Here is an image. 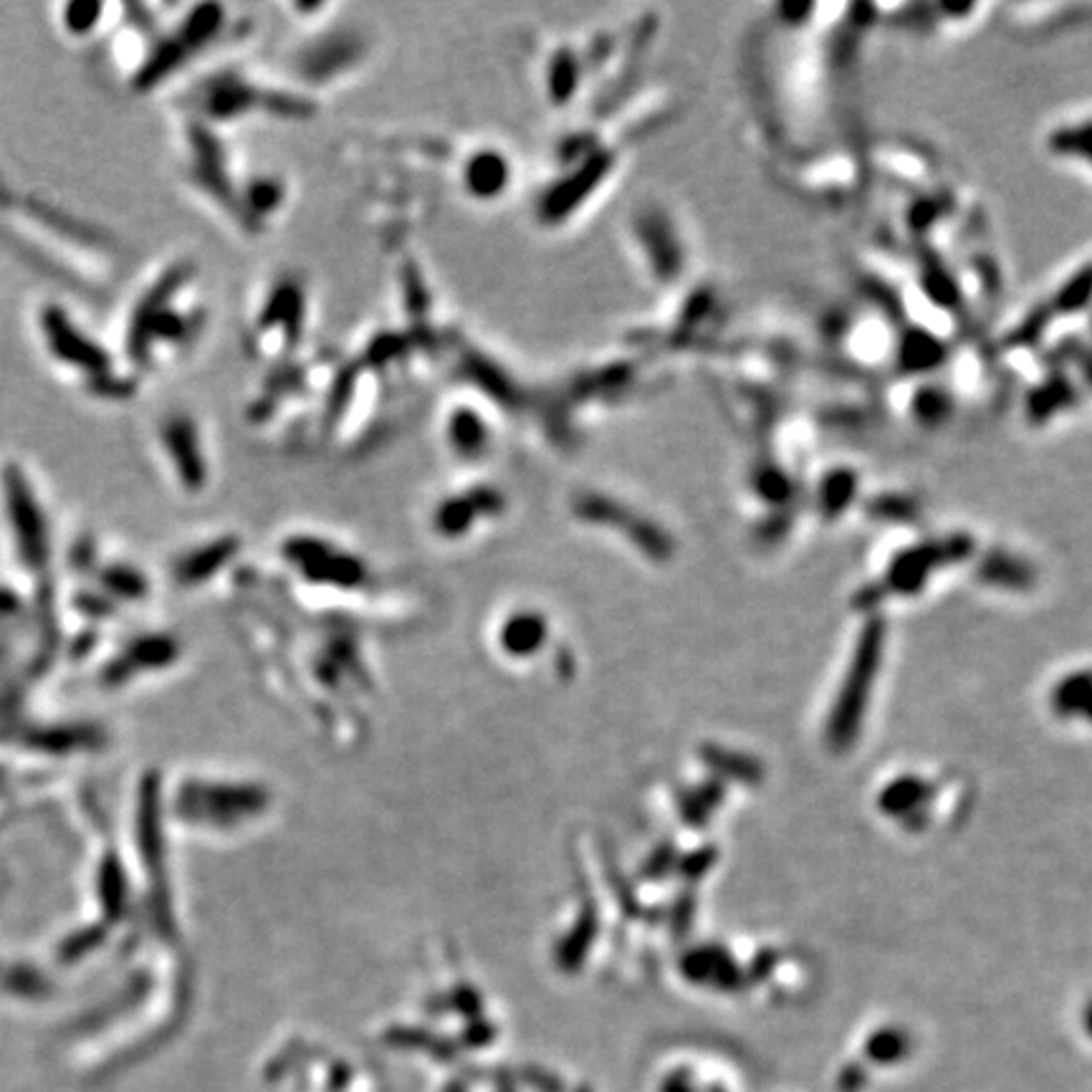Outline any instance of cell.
Returning <instances> with one entry per match:
<instances>
[{
	"label": "cell",
	"mask_w": 1092,
	"mask_h": 1092,
	"mask_svg": "<svg viewBox=\"0 0 1092 1092\" xmlns=\"http://www.w3.org/2000/svg\"><path fill=\"white\" fill-rule=\"evenodd\" d=\"M880 645L882 627L880 622H872V625H867L865 635H862L860 645H857L855 662H852V671L850 676H847L840 698H837L835 713H832L830 738L837 749L847 747V744H852V738H855L862 711H865L867 691H870L872 678H875L877 671V660H880Z\"/></svg>",
	"instance_id": "cell-5"
},
{
	"label": "cell",
	"mask_w": 1092,
	"mask_h": 1092,
	"mask_svg": "<svg viewBox=\"0 0 1092 1092\" xmlns=\"http://www.w3.org/2000/svg\"><path fill=\"white\" fill-rule=\"evenodd\" d=\"M587 56L576 51L569 41H556L546 46L539 59V86L551 109L566 111L576 104L587 84Z\"/></svg>",
	"instance_id": "cell-7"
},
{
	"label": "cell",
	"mask_w": 1092,
	"mask_h": 1092,
	"mask_svg": "<svg viewBox=\"0 0 1092 1092\" xmlns=\"http://www.w3.org/2000/svg\"><path fill=\"white\" fill-rule=\"evenodd\" d=\"M1088 1029H1090V1034H1092V1007L1088 1009Z\"/></svg>",
	"instance_id": "cell-12"
},
{
	"label": "cell",
	"mask_w": 1092,
	"mask_h": 1092,
	"mask_svg": "<svg viewBox=\"0 0 1092 1092\" xmlns=\"http://www.w3.org/2000/svg\"><path fill=\"white\" fill-rule=\"evenodd\" d=\"M456 180L463 196L478 206L498 203L514 187V160L498 145L468 147L456 165Z\"/></svg>",
	"instance_id": "cell-6"
},
{
	"label": "cell",
	"mask_w": 1092,
	"mask_h": 1092,
	"mask_svg": "<svg viewBox=\"0 0 1092 1092\" xmlns=\"http://www.w3.org/2000/svg\"><path fill=\"white\" fill-rule=\"evenodd\" d=\"M620 152L597 130L571 132L556 147V177L537 198V218L544 228H564L592 206L597 192L615 177Z\"/></svg>",
	"instance_id": "cell-1"
},
{
	"label": "cell",
	"mask_w": 1092,
	"mask_h": 1092,
	"mask_svg": "<svg viewBox=\"0 0 1092 1092\" xmlns=\"http://www.w3.org/2000/svg\"><path fill=\"white\" fill-rule=\"evenodd\" d=\"M365 56V44L355 33H329L321 44L309 46L296 56V74L304 81L336 79Z\"/></svg>",
	"instance_id": "cell-8"
},
{
	"label": "cell",
	"mask_w": 1092,
	"mask_h": 1092,
	"mask_svg": "<svg viewBox=\"0 0 1092 1092\" xmlns=\"http://www.w3.org/2000/svg\"><path fill=\"white\" fill-rule=\"evenodd\" d=\"M165 443L170 451L172 463L180 471V476L190 483L206 481V453L201 451V436L196 431V422L187 417H172L165 422Z\"/></svg>",
	"instance_id": "cell-9"
},
{
	"label": "cell",
	"mask_w": 1092,
	"mask_h": 1092,
	"mask_svg": "<svg viewBox=\"0 0 1092 1092\" xmlns=\"http://www.w3.org/2000/svg\"><path fill=\"white\" fill-rule=\"evenodd\" d=\"M926 784L918 782V779H901V782H895L885 792L882 807H885V812L892 814L911 812V807H916V804L926 797Z\"/></svg>",
	"instance_id": "cell-11"
},
{
	"label": "cell",
	"mask_w": 1092,
	"mask_h": 1092,
	"mask_svg": "<svg viewBox=\"0 0 1092 1092\" xmlns=\"http://www.w3.org/2000/svg\"><path fill=\"white\" fill-rule=\"evenodd\" d=\"M309 289L296 274H281L268 281L251 324V346L266 365H284L306 339Z\"/></svg>",
	"instance_id": "cell-2"
},
{
	"label": "cell",
	"mask_w": 1092,
	"mask_h": 1092,
	"mask_svg": "<svg viewBox=\"0 0 1092 1092\" xmlns=\"http://www.w3.org/2000/svg\"><path fill=\"white\" fill-rule=\"evenodd\" d=\"M630 238L642 268L655 284L678 279L686 263V246L681 241L671 213L655 206L637 208L630 218Z\"/></svg>",
	"instance_id": "cell-3"
},
{
	"label": "cell",
	"mask_w": 1092,
	"mask_h": 1092,
	"mask_svg": "<svg viewBox=\"0 0 1092 1092\" xmlns=\"http://www.w3.org/2000/svg\"><path fill=\"white\" fill-rule=\"evenodd\" d=\"M1055 711L1092 721V673L1068 676L1055 691Z\"/></svg>",
	"instance_id": "cell-10"
},
{
	"label": "cell",
	"mask_w": 1092,
	"mask_h": 1092,
	"mask_svg": "<svg viewBox=\"0 0 1092 1092\" xmlns=\"http://www.w3.org/2000/svg\"><path fill=\"white\" fill-rule=\"evenodd\" d=\"M491 405L481 397L461 395L453 402H448L441 412V443L458 463H481L488 453L493 451L496 441V425H493Z\"/></svg>",
	"instance_id": "cell-4"
}]
</instances>
